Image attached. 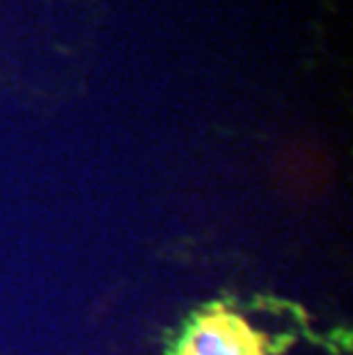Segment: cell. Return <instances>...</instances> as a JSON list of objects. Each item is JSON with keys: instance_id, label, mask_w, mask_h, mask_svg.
Instances as JSON below:
<instances>
[{"instance_id": "6da1fadb", "label": "cell", "mask_w": 353, "mask_h": 355, "mask_svg": "<svg viewBox=\"0 0 353 355\" xmlns=\"http://www.w3.org/2000/svg\"><path fill=\"white\" fill-rule=\"evenodd\" d=\"M175 355H268V342L241 314L214 305L198 314Z\"/></svg>"}]
</instances>
